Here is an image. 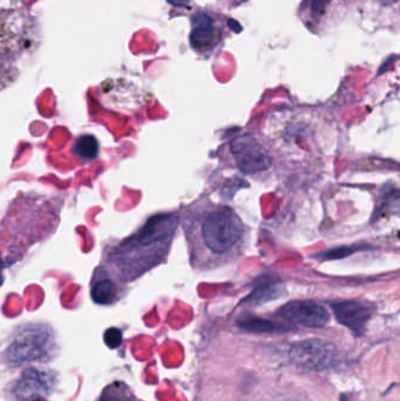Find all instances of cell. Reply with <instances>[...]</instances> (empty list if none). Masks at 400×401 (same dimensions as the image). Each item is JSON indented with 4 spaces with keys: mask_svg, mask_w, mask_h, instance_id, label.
Here are the masks:
<instances>
[{
    "mask_svg": "<svg viewBox=\"0 0 400 401\" xmlns=\"http://www.w3.org/2000/svg\"><path fill=\"white\" fill-rule=\"evenodd\" d=\"M168 1L174 6H185L188 3V0H168Z\"/></svg>",
    "mask_w": 400,
    "mask_h": 401,
    "instance_id": "obj_17",
    "label": "cell"
},
{
    "mask_svg": "<svg viewBox=\"0 0 400 401\" xmlns=\"http://www.w3.org/2000/svg\"><path fill=\"white\" fill-rule=\"evenodd\" d=\"M276 317L290 325L321 329L329 322L330 313L322 305L311 301H290L276 312Z\"/></svg>",
    "mask_w": 400,
    "mask_h": 401,
    "instance_id": "obj_6",
    "label": "cell"
},
{
    "mask_svg": "<svg viewBox=\"0 0 400 401\" xmlns=\"http://www.w3.org/2000/svg\"><path fill=\"white\" fill-rule=\"evenodd\" d=\"M337 348L329 341L307 339L289 345L288 358L300 369L307 371H323L335 365Z\"/></svg>",
    "mask_w": 400,
    "mask_h": 401,
    "instance_id": "obj_4",
    "label": "cell"
},
{
    "mask_svg": "<svg viewBox=\"0 0 400 401\" xmlns=\"http://www.w3.org/2000/svg\"><path fill=\"white\" fill-rule=\"evenodd\" d=\"M99 142L93 135H81L73 144V153L84 161H92L99 154Z\"/></svg>",
    "mask_w": 400,
    "mask_h": 401,
    "instance_id": "obj_12",
    "label": "cell"
},
{
    "mask_svg": "<svg viewBox=\"0 0 400 401\" xmlns=\"http://www.w3.org/2000/svg\"><path fill=\"white\" fill-rule=\"evenodd\" d=\"M230 149L236 165L244 174L265 172L272 165V158L268 149L251 135L236 137Z\"/></svg>",
    "mask_w": 400,
    "mask_h": 401,
    "instance_id": "obj_5",
    "label": "cell"
},
{
    "mask_svg": "<svg viewBox=\"0 0 400 401\" xmlns=\"http://www.w3.org/2000/svg\"><path fill=\"white\" fill-rule=\"evenodd\" d=\"M338 322L361 336L364 333L368 320L372 317L370 306L358 301H336L331 304Z\"/></svg>",
    "mask_w": 400,
    "mask_h": 401,
    "instance_id": "obj_8",
    "label": "cell"
},
{
    "mask_svg": "<svg viewBox=\"0 0 400 401\" xmlns=\"http://www.w3.org/2000/svg\"><path fill=\"white\" fill-rule=\"evenodd\" d=\"M279 291L274 289L270 284H262L256 287V290L249 296L244 301L253 303V304H261L263 301H272L279 296Z\"/></svg>",
    "mask_w": 400,
    "mask_h": 401,
    "instance_id": "obj_13",
    "label": "cell"
},
{
    "mask_svg": "<svg viewBox=\"0 0 400 401\" xmlns=\"http://www.w3.org/2000/svg\"><path fill=\"white\" fill-rule=\"evenodd\" d=\"M199 228L204 249L214 257L230 256L246 235L244 222L227 207L206 210L199 219Z\"/></svg>",
    "mask_w": 400,
    "mask_h": 401,
    "instance_id": "obj_2",
    "label": "cell"
},
{
    "mask_svg": "<svg viewBox=\"0 0 400 401\" xmlns=\"http://www.w3.org/2000/svg\"><path fill=\"white\" fill-rule=\"evenodd\" d=\"M3 261H0V285L4 282V276H3Z\"/></svg>",
    "mask_w": 400,
    "mask_h": 401,
    "instance_id": "obj_18",
    "label": "cell"
},
{
    "mask_svg": "<svg viewBox=\"0 0 400 401\" xmlns=\"http://www.w3.org/2000/svg\"><path fill=\"white\" fill-rule=\"evenodd\" d=\"M102 271V276L94 273L92 287H91V297L99 305H109L114 303L118 298V284L114 278L106 271L99 268Z\"/></svg>",
    "mask_w": 400,
    "mask_h": 401,
    "instance_id": "obj_9",
    "label": "cell"
},
{
    "mask_svg": "<svg viewBox=\"0 0 400 401\" xmlns=\"http://www.w3.org/2000/svg\"><path fill=\"white\" fill-rule=\"evenodd\" d=\"M55 386V374L41 369H27L12 388L18 401H29L47 395Z\"/></svg>",
    "mask_w": 400,
    "mask_h": 401,
    "instance_id": "obj_7",
    "label": "cell"
},
{
    "mask_svg": "<svg viewBox=\"0 0 400 401\" xmlns=\"http://www.w3.org/2000/svg\"><path fill=\"white\" fill-rule=\"evenodd\" d=\"M174 215H157L148 219L134 235L107 251L106 264L120 280H133L141 276L166 254L169 240L175 231Z\"/></svg>",
    "mask_w": 400,
    "mask_h": 401,
    "instance_id": "obj_1",
    "label": "cell"
},
{
    "mask_svg": "<svg viewBox=\"0 0 400 401\" xmlns=\"http://www.w3.org/2000/svg\"><path fill=\"white\" fill-rule=\"evenodd\" d=\"M237 325L239 326V329L251 333L281 332V331L289 329V327H286V326L279 325L277 322H272L268 319L251 315L239 317V320H237Z\"/></svg>",
    "mask_w": 400,
    "mask_h": 401,
    "instance_id": "obj_11",
    "label": "cell"
},
{
    "mask_svg": "<svg viewBox=\"0 0 400 401\" xmlns=\"http://www.w3.org/2000/svg\"><path fill=\"white\" fill-rule=\"evenodd\" d=\"M54 338L46 326L29 325L19 329L5 351L6 362L11 366L47 362L53 355Z\"/></svg>",
    "mask_w": 400,
    "mask_h": 401,
    "instance_id": "obj_3",
    "label": "cell"
},
{
    "mask_svg": "<svg viewBox=\"0 0 400 401\" xmlns=\"http://www.w3.org/2000/svg\"><path fill=\"white\" fill-rule=\"evenodd\" d=\"M193 29L190 33V43L196 50L209 46L214 39L215 32L211 19L204 13H197L192 19Z\"/></svg>",
    "mask_w": 400,
    "mask_h": 401,
    "instance_id": "obj_10",
    "label": "cell"
},
{
    "mask_svg": "<svg viewBox=\"0 0 400 401\" xmlns=\"http://www.w3.org/2000/svg\"><path fill=\"white\" fill-rule=\"evenodd\" d=\"M124 390L125 385H119L118 383L111 385L104 390L99 401H132L131 394L125 393Z\"/></svg>",
    "mask_w": 400,
    "mask_h": 401,
    "instance_id": "obj_14",
    "label": "cell"
},
{
    "mask_svg": "<svg viewBox=\"0 0 400 401\" xmlns=\"http://www.w3.org/2000/svg\"><path fill=\"white\" fill-rule=\"evenodd\" d=\"M104 341L111 350L118 348L122 343L121 329H116V327L108 329L107 331L105 332Z\"/></svg>",
    "mask_w": 400,
    "mask_h": 401,
    "instance_id": "obj_15",
    "label": "cell"
},
{
    "mask_svg": "<svg viewBox=\"0 0 400 401\" xmlns=\"http://www.w3.org/2000/svg\"><path fill=\"white\" fill-rule=\"evenodd\" d=\"M331 0H314L312 1V12L316 15H322L326 11V6L330 4Z\"/></svg>",
    "mask_w": 400,
    "mask_h": 401,
    "instance_id": "obj_16",
    "label": "cell"
}]
</instances>
